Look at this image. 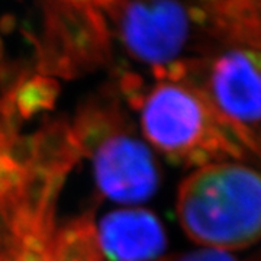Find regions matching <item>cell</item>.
<instances>
[{
  "mask_svg": "<svg viewBox=\"0 0 261 261\" xmlns=\"http://www.w3.org/2000/svg\"><path fill=\"white\" fill-rule=\"evenodd\" d=\"M200 90L226 129L261 154V48H232L216 57Z\"/></svg>",
  "mask_w": 261,
  "mask_h": 261,
  "instance_id": "277c9868",
  "label": "cell"
},
{
  "mask_svg": "<svg viewBox=\"0 0 261 261\" xmlns=\"http://www.w3.org/2000/svg\"><path fill=\"white\" fill-rule=\"evenodd\" d=\"M205 2H219V0H205Z\"/></svg>",
  "mask_w": 261,
  "mask_h": 261,
  "instance_id": "ba28073f",
  "label": "cell"
},
{
  "mask_svg": "<svg viewBox=\"0 0 261 261\" xmlns=\"http://www.w3.org/2000/svg\"><path fill=\"white\" fill-rule=\"evenodd\" d=\"M0 54H2V45H0Z\"/></svg>",
  "mask_w": 261,
  "mask_h": 261,
  "instance_id": "9c48e42d",
  "label": "cell"
},
{
  "mask_svg": "<svg viewBox=\"0 0 261 261\" xmlns=\"http://www.w3.org/2000/svg\"><path fill=\"white\" fill-rule=\"evenodd\" d=\"M122 42L154 73L180 63L190 37V12L178 0H126L112 6Z\"/></svg>",
  "mask_w": 261,
  "mask_h": 261,
  "instance_id": "5b68a950",
  "label": "cell"
},
{
  "mask_svg": "<svg viewBox=\"0 0 261 261\" xmlns=\"http://www.w3.org/2000/svg\"><path fill=\"white\" fill-rule=\"evenodd\" d=\"M173 261H237L232 258L226 251H218V250H200V251L189 252L185 255H180Z\"/></svg>",
  "mask_w": 261,
  "mask_h": 261,
  "instance_id": "52a82bcc",
  "label": "cell"
},
{
  "mask_svg": "<svg viewBox=\"0 0 261 261\" xmlns=\"http://www.w3.org/2000/svg\"><path fill=\"white\" fill-rule=\"evenodd\" d=\"M105 261H155L166 250V233L159 218L145 209L108 214L96 226Z\"/></svg>",
  "mask_w": 261,
  "mask_h": 261,
  "instance_id": "8992f818",
  "label": "cell"
},
{
  "mask_svg": "<svg viewBox=\"0 0 261 261\" xmlns=\"http://www.w3.org/2000/svg\"><path fill=\"white\" fill-rule=\"evenodd\" d=\"M121 87L140 111L147 141L173 163L206 166L214 163V157L237 155L231 132L200 87L185 80H160L142 92L141 83L130 75L122 80Z\"/></svg>",
  "mask_w": 261,
  "mask_h": 261,
  "instance_id": "7a4b0ae2",
  "label": "cell"
},
{
  "mask_svg": "<svg viewBox=\"0 0 261 261\" xmlns=\"http://www.w3.org/2000/svg\"><path fill=\"white\" fill-rule=\"evenodd\" d=\"M177 216L207 250L245 248L261 238V173L233 161L202 166L181 183Z\"/></svg>",
  "mask_w": 261,
  "mask_h": 261,
  "instance_id": "6da1fadb",
  "label": "cell"
},
{
  "mask_svg": "<svg viewBox=\"0 0 261 261\" xmlns=\"http://www.w3.org/2000/svg\"><path fill=\"white\" fill-rule=\"evenodd\" d=\"M71 130L92 161L99 192L121 203H140L154 195L159 171L149 149L125 119L118 99L100 93L79 109Z\"/></svg>",
  "mask_w": 261,
  "mask_h": 261,
  "instance_id": "3957f363",
  "label": "cell"
}]
</instances>
